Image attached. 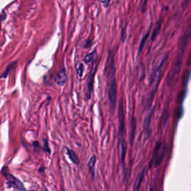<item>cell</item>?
I'll return each instance as SVG.
<instances>
[{
	"label": "cell",
	"mask_w": 191,
	"mask_h": 191,
	"mask_svg": "<svg viewBox=\"0 0 191 191\" xmlns=\"http://www.w3.org/2000/svg\"><path fill=\"white\" fill-rule=\"evenodd\" d=\"M106 73L108 75V100L110 102V107L111 110L114 111L116 105L117 99V84H116V69L114 65L105 70Z\"/></svg>",
	"instance_id": "obj_1"
},
{
	"label": "cell",
	"mask_w": 191,
	"mask_h": 191,
	"mask_svg": "<svg viewBox=\"0 0 191 191\" xmlns=\"http://www.w3.org/2000/svg\"><path fill=\"white\" fill-rule=\"evenodd\" d=\"M2 174L4 175L5 179L7 180V184H8V187H11L13 188L16 189V190L19 191H26L23 183L19 179H16L15 176H14L12 174L10 173L8 167L5 166L2 170Z\"/></svg>",
	"instance_id": "obj_2"
},
{
	"label": "cell",
	"mask_w": 191,
	"mask_h": 191,
	"mask_svg": "<svg viewBox=\"0 0 191 191\" xmlns=\"http://www.w3.org/2000/svg\"><path fill=\"white\" fill-rule=\"evenodd\" d=\"M182 57H183V53L180 52L178 55L177 57H176L175 63H174L173 66H172V69L170 70V74H169L167 77V83L168 85H171L173 84L175 81L176 78L178 77L179 74L181 71V63H182Z\"/></svg>",
	"instance_id": "obj_3"
},
{
	"label": "cell",
	"mask_w": 191,
	"mask_h": 191,
	"mask_svg": "<svg viewBox=\"0 0 191 191\" xmlns=\"http://www.w3.org/2000/svg\"><path fill=\"white\" fill-rule=\"evenodd\" d=\"M165 152H166L165 144L161 142H157L154 149L152 158V163H153L155 167L160 165L161 163L162 162Z\"/></svg>",
	"instance_id": "obj_4"
},
{
	"label": "cell",
	"mask_w": 191,
	"mask_h": 191,
	"mask_svg": "<svg viewBox=\"0 0 191 191\" xmlns=\"http://www.w3.org/2000/svg\"><path fill=\"white\" fill-rule=\"evenodd\" d=\"M119 122H120V139L123 138L124 133H125V111H124L123 101L120 99L119 103Z\"/></svg>",
	"instance_id": "obj_5"
},
{
	"label": "cell",
	"mask_w": 191,
	"mask_h": 191,
	"mask_svg": "<svg viewBox=\"0 0 191 191\" xmlns=\"http://www.w3.org/2000/svg\"><path fill=\"white\" fill-rule=\"evenodd\" d=\"M191 38V24L189 25V27L187 28V31H185L184 34L181 36V39L179 40V49L181 53H184V49H186L187 42L189 41Z\"/></svg>",
	"instance_id": "obj_6"
},
{
	"label": "cell",
	"mask_w": 191,
	"mask_h": 191,
	"mask_svg": "<svg viewBox=\"0 0 191 191\" xmlns=\"http://www.w3.org/2000/svg\"><path fill=\"white\" fill-rule=\"evenodd\" d=\"M67 80V75H66V70L64 69L61 70L56 74L55 77V83L58 85V86H64L65 84L66 81Z\"/></svg>",
	"instance_id": "obj_7"
},
{
	"label": "cell",
	"mask_w": 191,
	"mask_h": 191,
	"mask_svg": "<svg viewBox=\"0 0 191 191\" xmlns=\"http://www.w3.org/2000/svg\"><path fill=\"white\" fill-rule=\"evenodd\" d=\"M146 174V169H143V171L139 174V175L137 178L136 181H135L134 185V191H140V186H141L143 180L144 179V176Z\"/></svg>",
	"instance_id": "obj_8"
},
{
	"label": "cell",
	"mask_w": 191,
	"mask_h": 191,
	"mask_svg": "<svg viewBox=\"0 0 191 191\" xmlns=\"http://www.w3.org/2000/svg\"><path fill=\"white\" fill-rule=\"evenodd\" d=\"M119 146H120V155H121V161L122 162H124L125 160V152H126V143L124 140V138L120 139V143H119Z\"/></svg>",
	"instance_id": "obj_9"
},
{
	"label": "cell",
	"mask_w": 191,
	"mask_h": 191,
	"mask_svg": "<svg viewBox=\"0 0 191 191\" xmlns=\"http://www.w3.org/2000/svg\"><path fill=\"white\" fill-rule=\"evenodd\" d=\"M16 63H17L16 61H13V62L10 63V64L7 66L6 69H5V71L3 72V73L0 75V78H1V79H6V78L8 77V75L10 74L11 72L12 71L13 69L15 67Z\"/></svg>",
	"instance_id": "obj_10"
},
{
	"label": "cell",
	"mask_w": 191,
	"mask_h": 191,
	"mask_svg": "<svg viewBox=\"0 0 191 191\" xmlns=\"http://www.w3.org/2000/svg\"><path fill=\"white\" fill-rule=\"evenodd\" d=\"M66 152H67V155L69 156L70 160L72 161V162L74 163L75 164H79V157L77 156L76 153H75L73 150L66 149Z\"/></svg>",
	"instance_id": "obj_11"
},
{
	"label": "cell",
	"mask_w": 191,
	"mask_h": 191,
	"mask_svg": "<svg viewBox=\"0 0 191 191\" xmlns=\"http://www.w3.org/2000/svg\"><path fill=\"white\" fill-rule=\"evenodd\" d=\"M150 30H151V29H150V28H149V29H148L147 32L144 34V35H143V38L141 39V40H140V46H139V49H138V53L139 54L141 52L143 51V49L144 46H145L146 40H147V39H148V38H149V36Z\"/></svg>",
	"instance_id": "obj_12"
},
{
	"label": "cell",
	"mask_w": 191,
	"mask_h": 191,
	"mask_svg": "<svg viewBox=\"0 0 191 191\" xmlns=\"http://www.w3.org/2000/svg\"><path fill=\"white\" fill-rule=\"evenodd\" d=\"M96 163V155H93V156L90 157V161H89V162H88V168H89V170H90V173H91L92 176H93L94 173H95Z\"/></svg>",
	"instance_id": "obj_13"
},
{
	"label": "cell",
	"mask_w": 191,
	"mask_h": 191,
	"mask_svg": "<svg viewBox=\"0 0 191 191\" xmlns=\"http://www.w3.org/2000/svg\"><path fill=\"white\" fill-rule=\"evenodd\" d=\"M153 115V111H150V113L149 114H148V116H146V120H145V122H144V129H145V130L146 131H149V128L150 125V123H151V119H152V116Z\"/></svg>",
	"instance_id": "obj_14"
},
{
	"label": "cell",
	"mask_w": 191,
	"mask_h": 191,
	"mask_svg": "<svg viewBox=\"0 0 191 191\" xmlns=\"http://www.w3.org/2000/svg\"><path fill=\"white\" fill-rule=\"evenodd\" d=\"M135 129H136V120L134 118L131 120V143L132 144L135 135Z\"/></svg>",
	"instance_id": "obj_15"
},
{
	"label": "cell",
	"mask_w": 191,
	"mask_h": 191,
	"mask_svg": "<svg viewBox=\"0 0 191 191\" xmlns=\"http://www.w3.org/2000/svg\"><path fill=\"white\" fill-rule=\"evenodd\" d=\"M161 23H157L156 26L155 27V29H154V30L152 31V40H154L155 38H156L157 34H158L159 31H160L161 29Z\"/></svg>",
	"instance_id": "obj_16"
},
{
	"label": "cell",
	"mask_w": 191,
	"mask_h": 191,
	"mask_svg": "<svg viewBox=\"0 0 191 191\" xmlns=\"http://www.w3.org/2000/svg\"><path fill=\"white\" fill-rule=\"evenodd\" d=\"M94 74H95V71L93 72V73H92L91 75H90V76L89 77L88 81V90H89V93H90H90H91L92 89H93V81Z\"/></svg>",
	"instance_id": "obj_17"
},
{
	"label": "cell",
	"mask_w": 191,
	"mask_h": 191,
	"mask_svg": "<svg viewBox=\"0 0 191 191\" xmlns=\"http://www.w3.org/2000/svg\"><path fill=\"white\" fill-rule=\"evenodd\" d=\"M95 53H96V52H91V53L88 54V55H87L84 57L85 62H86V63L91 62V61L93 60V57H94V55H95Z\"/></svg>",
	"instance_id": "obj_18"
},
{
	"label": "cell",
	"mask_w": 191,
	"mask_h": 191,
	"mask_svg": "<svg viewBox=\"0 0 191 191\" xmlns=\"http://www.w3.org/2000/svg\"><path fill=\"white\" fill-rule=\"evenodd\" d=\"M84 70V64H79V67H78V69H77V73H78V75H79V76L80 78L83 75Z\"/></svg>",
	"instance_id": "obj_19"
},
{
	"label": "cell",
	"mask_w": 191,
	"mask_h": 191,
	"mask_svg": "<svg viewBox=\"0 0 191 191\" xmlns=\"http://www.w3.org/2000/svg\"><path fill=\"white\" fill-rule=\"evenodd\" d=\"M43 149L44 151L46 152H47L48 154H50V148L49 146V142H48L47 140H43Z\"/></svg>",
	"instance_id": "obj_20"
},
{
	"label": "cell",
	"mask_w": 191,
	"mask_h": 191,
	"mask_svg": "<svg viewBox=\"0 0 191 191\" xmlns=\"http://www.w3.org/2000/svg\"><path fill=\"white\" fill-rule=\"evenodd\" d=\"M92 45V42L90 40H86V41L84 42V47L86 48V49H88V48H90V46Z\"/></svg>",
	"instance_id": "obj_21"
},
{
	"label": "cell",
	"mask_w": 191,
	"mask_h": 191,
	"mask_svg": "<svg viewBox=\"0 0 191 191\" xmlns=\"http://www.w3.org/2000/svg\"><path fill=\"white\" fill-rule=\"evenodd\" d=\"M33 146H34L35 150H38L40 149V144H39V143L38 141H34L33 143Z\"/></svg>",
	"instance_id": "obj_22"
},
{
	"label": "cell",
	"mask_w": 191,
	"mask_h": 191,
	"mask_svg": "<svg viewBox=\"0 0 191 191\" xmlns=\"http://www.w3.org/2000/svg\"><path fill=\"white\" fill-rule=\"evenodd\" d=\"M100 3H102L105 8H107V7L108 6V5L110 4V1H101L100 2Z\"/></svg>",
	"instance_id": "obj_23"
},
{
	"label": "cell",
	"mask_w": 191,
	"mask_h": 191,
	"mask_svg": "<svg viewBox=\"0 0 191 191\" xmlns=\"http://www.w3.org/2000/svg\"><path fill=\"white\" fill-rule=\"evenodd\" d=\"M43 170H44V167H43H43H40V170H39V172H43V171H44Z\"/></svg>",
	"instance_id": "obj_24"
},
{
	"label": "cell",
	"mask_w": 191,
	"mask_h": 191,
	"mask_svg": "<svg viewBox=\"0 0 191 191\" xmlns=\"http://www.w3.org/2000/svg\"><path fill=\"white\" fill-rule=\"evenodd\" d=\"M31 191H35V190H31Z\"/></svg>",
	"instance_id": "obj_25"
}]
</instances>
